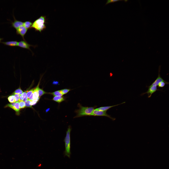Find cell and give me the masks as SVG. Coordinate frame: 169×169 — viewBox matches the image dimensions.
<instances>
[{"mask_svg":"<svg viewBox=\"0 0 169 169\" xmlns=\"http://www.w3.org/2000/svg\"><path fill=\"white\" fill-rule=\"evenodd\" d=\"M92 40L90 32H81L65 45L61 57H67L71 62L82 64L92 56L90 48Z\"/></svg>","mask_w":169,"mask_h":169,"instance_id":"1","label":"cell"},{"mask_svg":"<svg viewBox=\"0 0 169 169\" xmlns=\"http://www.w3.org/2000/svg\"><path fill=\"white\" fill-rule=\"evenodd\" d=\"M32 59L33 67L40 70L44 74L47 81H51L48 76V73L55 59L45 51L39 53Z\"/></svg>","mask_w":169,"mask_h":169,"instance_id":"2","label":"cell"},{"mask_svg":"<svg viewBox=\"0 0 169 169\" xmlns=\"http://www.w3.org/2000/svg\"><path fill=\"white\" fill-rule=\"evenodd\" d=\"M26 33L28 41L27 43H22L23 53L29 56L32 59L39 53L47 51V44L33 39L27 30Z\"/></svg>","mask_w":169,"mask_h":169,"instance_id":"3","label":"cell"},{"mask_svg":"<svg viewBox=\"0 0 169 169\" xmlns=\"http://www.w3.org/2000/svg\"><path fill=\"white\" fill-rule=\"evenodd\" d=\"M41 95L56 98L62 101L60 97L62 93H67L64 90L60 89L52 83L51 81H44L36 84L35 91Z\"/></svg>","mask_w":169,"mask_h":169,"instance_id":"4","label":"cell"},{"mask_svg":"<svg viewBox=\"0 0 169 169\" xmlns=\"http://www.w3.org/2000/svg\"><path fill=\"white\" fill-rule=\"evenodd\" d=\"M7 87L13 90L24 92L35 91L36 84L32 82H26L8 84Z\"/></svg>","mask_w":169,"mask_h":169,"instance_id":"5","label":"cell"},{"mask_svg":"<svg viewBox=\"0 0 169 169\" xmlns=\"http://www.w3.org/2000/svg\"><path fill=\"white\" fill-rule=\"evenodd\" d=\"M65 45L60 43L52 42L47 44V51L55 59L61 57Z\"/></svg>","mask_w":169,"mask_h":169,"instance_id":"6","label":"cell"},{"mask_svg":"<svg viewBox=\"0 0 169 169\" xmlns=\"http://www.w3.org/2000/svg\"><path fill=\"white\" fill-rule=\"evenodd\" d=\"M3 79V77L0 76V82Z\"/></svg>","mask_w":169,"mask_h":169,"instance_id":"7","label":"cell"},{"mask_svg":"<svg viewBox=\"0 0 169 169\" xmlns=\"http://www.w3.org/2000/svg\"><path fill=\"white\" fill-rule=\"evenodd\" d=\"M78 168H79V166H78V167H77L76 169H78Z\"/></svg>","mask_w":169,"mask_h":169,"instance_id":"8","label":"cell"}]
</instances>
